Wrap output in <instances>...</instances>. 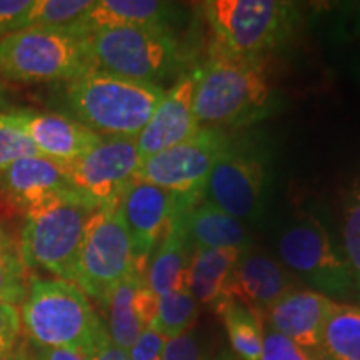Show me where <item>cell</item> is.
Listing matches in <instances>:
<instances>
[{"label": "cell", "instance_id": "obj_15", "mask_svg": "<svg viewBox=\"0 0 360 360\" xmlns=\"http://www.w3.org/2000/svg\"><path fill=\"white\" fill-rule=\"evenodd\" d=\"M197 87V70L179 79L165 92L150 120L137 135V148L141 159L159 154L186 142L202 129L193 115V96Z\"/></svg>", "mask_w": 360, "mask_h": 360}, {"label": "cell", "instance_id": "obj_7", "mask_svg": "<svg viewBox=\"0 0 360 360\" xmlns=\"http://www.w3.org/2000/svg\"><path fill=\"white\" fill-rule=\"evenodd\" d=\"M97 207L62 200L25 214L19 249L25 269H44L74 282L85 231Z\"/></svg>", "mask_w": 360, "mask_h": 360}, {"label": "cell", "instance_id": "obj_32", "mask_svg": "<svg viewBox=\"0 0 360 360\" xmlns=\"http://www.w3.org/2000/svg\"><path fill=\"white\" fill-rule=\"evenodd\" d=\"M22 332L20 310L17 305L0 302V360H12L19 349Z\"/></svg>", "mask_w": 360, "mask_h": 360}, {"label": "cell", "instance_id": "obj_22", "mask_svg": "<svg viewBox=\"0 0 360 360\" xmlns=\"http://www.w3.org/2000/svg\"><path fill=\"white\" fill-rule=\"evenodd\" d=\"M192 252L184 231L180 199L177 197L167 232L152 252L146 269V283L157 299L170 290L188 287L187 272Z\"/></svg>", "mask_w": 360, "mask_h": 360}, {"label": "cell", "instance_id": "obj_23", "mask_svg": "<svg viewBox=\"0 0 360 360\" xmlns=\"http://www.w3.org/2000/svg\"><path fill=\"white\" fill-rule=\"evenodd\" d=\"M244 250L197 249L192 252L187 285L199 305L219 312L227 302V287L238 257Z\"/></svg>", "mask_w": 360, "mask_h": 360}, {"label": "cell", "instance_id": "obj_40", "mask_svg": "<svg viewBox=\"0 0 360 360\" xmlns=\"http://www.w3.org/2000/svg\"><path fill=\"white\" fill-rule=\"evenodd\" d=\"M352 74H354L355 80L360 84V53L354 58V62H352Z\"/></svg>", "mask_w": 360, "mask_h": 360}, {"label": "cell", "instance_id": "obj_37", "mask_svg": "<svg viewBox=\"0 0 360 360\" xmlns=\"http://www.w3.org/2000/svg\"><path fill=\"white\" fill-rule=\"evenodd\" d=\"M342 11L340 22V35L345 39L360 37V2H344L339 4Z\"/></svg>", "mask_w": 360, "mask_h": 360}, {"label": "cell", "instance_id": "obj_19", "mask_svg": "<svg viewBox=\"0 0 360 360\" xmlns=\"http://www.w3.org/2000/svg\"><path fill=\"white\" fill-rule=\"evenodd\" d=\"M335 300L310 289H295L265 312V322L295 342L300 347L319 354L322 328Z\"/></svg>", "mask_w": 360, "mask_h": 360}, {"label": "cell", "instance_id": "obj_33", "mask_svg": "<svg viewBox=\"0 0 360 360\" xmlns=\"http://www.w3.org/2000/svg\"><path fill=\"white\" fill-rule=\"evenodd\" d=\"M34 0H0V39L24 30Z\"/></svg>", "mask_w": 360, "mask_h": 360}, {"label": "cell", "instance_id": "obj_41", "mask_svg": "<svg viewBox=\"0 0 360 360\" xmlns=\"http://www.w3.org/2000/svg\"><path fill=\"white\" fill-rule=\"evenodd\" d=\"M214 360H237V359L233 357L231 350H222V352H220Z\"/></svg>", "mask_w": 360, "mask_h": 360}, {"label": "cell", "instance_id": "obj_5", "mask_svg": "<svg viewBox=\"0 0 360 360\" xmlns=\"http://www.w3.org/2000/svg\"><path fill=\"white\" fill-rule=\"evenodd\" d=\"M202 11L215 45L252 58H264L282 45L299 22V6L285 0H209Z\"/></svg>", "mask_w": 360, "mask_h": 360}, {"label": "cell", "instance_id": "obj_35", "mask_svg": "<svg viewBox=\"0 0 360 360\" xmlns=\"http://www.w3.org/2000/svg\"><path fill=\"white\" fill-rule=\"evenodd\" d=\"M167 339L157 334L154 328H146L129 350L130 360H162Z\"/></svg>", "mask_w": 360, "mask_h": 360}, {"label": "cell", "instance_id": "obj_26", "mask_svg": "<svg viewBox=\"0 0 360 360\" xmlns=\"http://www.w3.org/2000/svg\"><path fill=\"white\" fill-rule=\"evenodd\" d=\"M199 317V304L188 287L170 290L157 300V314L150 328L165 339L187 334Z\"/></svg>", "mask_w": 360, "mask_h": 360}, {"label": "cell", "instance_id": "obj_4", "mask_svg": "<svg viewBox=\"0 0 360 360\" xmlns=\"http://www.w3.org/2000/svg\"><path fill=\"white\" fill-rule=\"evenodd\" d=\"M94 70L160 85L182 69L184 52L165 27H114L85 37Z\"/></svg>", "mask_w": 360, "mask_h": 360}, {"label": "cell", "instance_id": "obj_27", "mask_svg": "<svg viewBox=\"0 0 360 360\" xmlns=\"http://www.w3.org/2000/svg\"><path fill=\"white\" fill-rule=\"evenodd\" d=\"M27 269L19 242L0 225V302L19 305L27 295Z\"/></svg>", "mask_w": 360, "mask_h": 360}, {"label": "cell", "instance_id": "obj_12", "mask_svg": "<svg viewBox=\"0 0 360 360\" xmlns=\"http://www.w3.org/2000/svg\"><path fill=\"white\" fill-rule=\"evenodd\" d=\"M141 162L135 137H102L96 147L67 165L65 170L80 199L101 209L119 202L122 192L135 180Z\"/></svg>", "mask_w": 360, "mask_h": 360}, {"label": "cell", "instance_id": "obj_34", "mask_svg": "<svg viewBox=\"0 0 360 360\" xmlns=\"http://www.w3.org/2000/svg\"><path fill=\"white\" fill-rule=\"evenodd\" d=\"M162 360H205L204 347L193 330L165 342Z\"/></svg>", "mask_w": 360, "mask_h": 360}, {"label": "cell", "instance_id": "obj_11", "mask_svg": "<svg viewBox=\"0 0 360 360\" xmlns=\"http://www.w3.org/2000/svg\"><path fill=\"white\" fill-rule=\"evenodd\" d=\"M229 135L217 129H200L193 137L141 162L135 179L154 184L174 195L202 199L215 162Z\"/></svg>", "mask_w": 360, "mask_h": 360}, {"label": "cell", "instance_id": "obj_9", "mask_svg": "<svg viewBox=\"0 0 360 360\" xmlns=\"http://www.w3.org/2000/svg\"><path fill=\"white\" fill-rule=\"evenodd\" d=\"M269 155L250 139L229 137L202 192L209 202L240 222H255L265 209Z\"/></svg>", "mask_w": 360, "mask_h": 360}, {"label": "cell", "instance_id": "obj_18", "mask_svg": "<svg viewBox=\"0 0 360 360\" xmlns=\"http://www.w3.org/2000/svg\"><path fill=\"white\" fill-rule=\"evenodd\" d=\"M157 297L147 287L146 276L134 270L103 302L107 309V334L120 349L130 350L157 314Z\"/></svg>", "mask_w": 360, "mask_h": 360}, {"label": "cell", "instance_id": "obj_6", "mask_svg": "<svg viewBox=\"0 0 360 360\" xmlns=\"http://www.w3.org/2000/svg\"><path fill=\"white\" fill-rule=\"evenodd\" d=\"M85 39L58 29H25L0 39V80L70 82L92 72Z\"/></svg>", "mask_w": 360, "mask_h": 360}, {"label": "cell", "instance_id": "obj_17", "mask_svg": "<svg viewBox=\"0 0 360 360\" xmlns=\"http://www.w3.org/2000/svg\"><path fill=\"white\" fill-rule=\"evenodd\" d=\"M295 277L264 252L244 250L229 281L227 297L264 315L283 295L295 290Z\"/></svg>", "mask_w": 360, "mask_h": 360}, {"label": "cell", "instance_id": "obj_38", "mask_svg": "<svg viewBox=\"0 0 360 360\" xmlns=\"http://www.w3.org/2000/svg\"><path fill=\"white\" fill-rule=\"evenodd\" d=\"M32 355L35 360H89V355L79 349L65 347H34Z\"/></svg>", "mask_w": 360, "mask_h": 360}, {"label": "cell", "instance_id": "obj_14", "mask_svg": "<svg viewBox=\"0 0 360 360\" xmlns=\"http://www.w3.org/2000/svg\"><path fill=\"white\" fill-rule=\"evenodd\" d=\"M0 193L25 214L62 200H82L64 165L40 155L24 157L0 172Z\"/></svg>", "mask_w": 360, "mask_h": 360}, {"label": "cell", "instance_id": "obj_20", "mask_svg": "<svg viewBox=\"0 0 360 360\" xmlns=\"http://www.w3.org/2000/svg\"><path fill=\"white\" fill-rule=\"evenodd\" d=\"M179 199L184 231L192 250L250 249L252 237L244 222L202 199H191V197H179Z\"/></svg>", "mask_w": 360, "mask_h": 360}, {"label": "cell", "instance_id": "obj_36", "mask_svg": "<svg viewBox=\"0 0 360 360\" xmlns=\"http://www.w3.org/2000/svg\"><path fill=\"white\" fill-rule=\"evenodd\" d=\"M87 355L89 360H130L127 350L120 349L119 345H115L112 342L105 327L97 335V339L94 342L92 349L89 350Z\"/></svg>", "mask_w": 360, "mask_h": 360}, {"label": "cell", "instance_id": "obj_10", "mask_svg": "<svg viewBox=\"0 0 360 360\" xmlns=\"http://www.w3.org/2000/svg\"><path fill=\"white\" fill-rule=\"evenodd\" d=\"M137 270L119 202L101 207L90 217L79 254L74 283L103 304L124 278Z\"/></svg>", "mask_w": 360, "mask_h": 360}, {"label": "cell", "instance_id": "obj_24", "mask_svg": "<svg viewBox=\"0 0 360 360\" xmlns=\"http://www.w3.org/2000/svg\"><path fill=\"white\" fill-rule=\"evenodd\" d=\"M322 360H360V307L335 302L322 328Z\"/></svg>", "mask_w": 360, "mask_h": 360}, {"label": "cell", "instance_id": "obj_13", "mask_svg": "<svg viewBox=\"0 0 360 360\" xmlns=\"http://www.w3.org/2000/svg\"><path fill=\"white\" fill-rule=\"evenodd\" d=\"M177 195L135 179L122 192L119 209L127 229L135 267L146 276L152 252L167 232Z\"/></svg>", "mask_w": 360, "mask_h": 360}, {"label": "cell", "instance_id": "obj_39", "mask_svg": "<svg viewBox=\"0 0 360 360\" xmlns=\"http://www.w3.org/2000/svg\"><path fill=\"white\" fill-rule=\"evenodd\" d=\"M12 360H35V359L32 355V350H29L25 345H22V347L17 349V352L13 354Z\"/></svg>", "mask_w": 360, "mask_h": 360}, {"label": "cell", "instance_id": "obj_28", "mask_svg": "<svg viewBox=\"0 0 360 360\" xmlns=\"http://www.w3.org/2000/svg\"><path fill=\"white\" fill-rule=\"evenodd\" d=\"M94 0H34L25 29L69 30L92 7Z\"/></svg>", "mask_w": 360, "mask_h": 360}, {"label": "cell", "instance_id": "obj_25", "mask_svg": "<svg viewBox=\"0 0 360 360\" xmlns=\"http://www.w3.org/2000/svg\"><path fill=\"white\" fill-rule=\"evenodd\" d=\"M217 314L222 317L233 357L238 360H260L262 315L233 299H229Z\"/></svg>", "mask_w": 360, "mask_h": 360}, {"label": "cell", "instance_id": "obj_16", "mask_svg": "<svg viewBox=\"0 0 360 360\" xmlns=\"http://www.w3.org/2000/svg\"><path fill=\"white\" fill-rule=\"evenodd\" d=\"M40 157L70 165L101 142L98 135L70 115L29 109L12 110Z\"/></svg>", "mask_w": 360, "mask_h": 360}, {"label": "cell", "instance_id": "obj_42", "mask_svg": "<svg viewBox=\"0 0 360 360\" xmlns=\"http://www.w3.org/2000/svg\"><path fill=\"white\" fill-rule=\"evenodd\" d=\"M4 96H6V84H4L2 80H0V98H2Z\"/></svg>", "mask_w": 360, "mask_h": 360}, {"label": "cell", "instance_id": "obj_2", "mask_svg": "<svg viewBox=\"0 0 360 360\" xmlns=\"http://www.w3.org/2000/svg\"><path fill=\"white\" fill-rule=\"evenodd\" d=\"M164 96L160 85L97 70L70 80L65 87L70 117L102 137H137Z\"/></svg>", "mask_w": 360, "mask_h": 360}, {"label": "cell", "instance_id": "obj_21", "mask_svg": "<svg viewBox=\"0 0 360 360\" xmlns=\"http://www.w3.org/2000/svg\"><path fill=\"white\" fill-rule=\"evenodd\" d=\"M179 6L159 0H94L92 7L67 32L89 37L114 27H165L177 19Z\"/></svg>", "mask_w": 360, "mask_h": 360}, {"label": "cell", "instance_id": "obj_30", "mask_svg": "<svg viewBox=\"0 0 360 360\" xmlns=\"http://www.w3.org/2000/svg\"><path fill=\"white\" fill-rule=\"evenodd\" d=\"M39 155L12 112H0V172L24 157Z\"/></svg>", "mask_w": 360, "mask_h": 360}, {"label": "cell", "instance_id": "obj_8", "mask_svg": "<svg viewBox=\"0 0 360 360\" xmlns=\"http://www.w3.org/2000/svg\"><path fill=\"white\" fill-rule=\"evenodd\" d=\"M277 252L283 267L307 283L310 290L334 300L352 292L355 282L344 252L337 249L323 224L312 215H299L283 227Z\"/></svg>", "mask_w": 360, "mask_h": 360}, {"label": "cell", "instance_id": "obj_1", "mask_svg": "<svg viewBox=\"0 0 360 360\" xmlns=\"http://www.w3.org/2000/svg\"><path fill=\"white\" fill-rule=\"evenodd\" d=\"M277 102L264 58L210 47L209 60L197 70L193 96V115L202 129L247 127L272 114Z\"/></svg>", "mask_w": 360, "mask_h": 360}, {"label": "cell", "instance_id": "obj_31", "mask_svg": "<svg viewBox=\"0 0 360 360\" xmlns=\"http://www.w3.org/2000/svg\"><path fill=\"white\" fill-rule=\"evenodd\" d=\"M264 319V317H262ZM260 360H322L321 355L300 347L264 321Z\"/></svg>", "mask_w": 360, "mask_h": 360}, {"label": "cell", "instance_id": "obj_29", "mask_svg": "<svg viewBox=\"0 0 360 360\" xmlns=\"http://www.w3.org/2000/svg\"><path fill=\"white\" fill-rule=\"evenodd\" d=\"M342 252L360 287V180L347 195L342 215Z\"/></svg>", "mask_w": 360, "mask_h": 360}, {"label": "cell", "instance_id": "obj_3", "mask_svg": "<svg viewBox=\"0 0 360 360\" xmlns=\"http://www.w3.org/2000/svg\"><path fill=\"white\" fill-rule=\"evenodd\" d=\"M20 321L34 347L79 349L85 354L105 327L84 290L62 278H30Z\"/></svg>", "mask_w": 360, "mask_h": 360}]
</instances>
